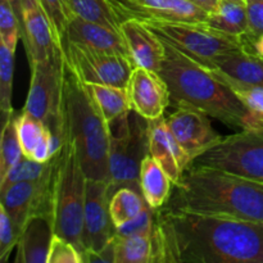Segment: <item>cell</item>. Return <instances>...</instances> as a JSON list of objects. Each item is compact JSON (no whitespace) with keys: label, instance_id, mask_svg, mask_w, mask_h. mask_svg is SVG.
<instances>
[{"label":"cell","instance_id":"1","mask_svg":"<svg viewBox=\"0 0 263 263\" xmlns=\"http://www.w3.org/2000/svg\"><path fill=\"white\" fill-rule=\"evenodd\" d=\"M152 263H263V221L154 210Z\"/></svg>","mask_w":263,"mask_h":263},{"label":"cell","instance_id":"2","mask_svg":"<svg viewBox=\"0 0 263 263\" xmlns=\"http://www.w3.org/2000/svg\"><path fill=\"white\" fill-rule=\"evenodd\" d=\"M164 208L263 221V181L204 166L185 170Z\"/></svg>","mask_w":263,"mask_h":263},{"label":"cell","instance_id":"3","mask_svg":"<svg viewBox=\"0 0 263 263\" xmlns=\"http://www.w3.org/2000/svg\"><path fill=\"white\" fill-rule=\"evenodd\" d=\"M164 46L166 55L159 74L168 86L174 107L197 108L233 127L244 128L263 121L210 69L167 41Z\"/></svg>","mask_w":263,"mask_h":263},{"label":"cell","instance_id":"4","mask_svg":"<svg viewBox=\"0 0 263 263\" xmlns=\"http://www.w3.org/2000/svg\"><path fill=\"white\" fill-rule=\"evenodd\" d=\"M64 122L87 179H109V128L84 82L64 63Z\"/></svg>","mask_w":263,"mask_h":263},{"label":"cell","instance_id":"5","mask_svg":"<svg viewBox=\"0 0 263 263\" xmlns=\"http://www.w3.org/2000/svg\"><path fill=\"white\" fill-rule=\"evenodd\" d=\"M55 158L51 212L54 234L71 241L84 257L82 234L87 177L80 162L76 144L67 127L64 141Z\"/></svg>","mask_w":263,"mask_h":263},{"label":"cell","instance_id":"6","mask_svg":"<svg viewBox=\"0 0 263 263\" xmlns=\"http://www.w3.org/2000/svg\"><path fill=\"white\" fill-rule=\"evenodd\" d=\"M189 166H204L263 181V121L222 136Z\"/></svg>","mask_w":263,"mask_h":263},{"label":"cell","instance_id":"7","mask_svg":"<svg viewBox=\"0 0 263 263\" xmlns=\"http://www.w3.org/2000/svg\"><path fill=\"white\" fill-rule=\"evenodd\" d=\"M144 23L162 40L174 45L205 68H211L218 57L244 48L243 37L213 30L207 23L170 21H148Z\"/></svg>","mask_w":263,"mask_h":263},{"label":"cell","instance_id":"8","mask_svg":"<svg viewBox=\"0 0 263 263\" xmlns=\"http://www.w3.org/2000/svg\"><path fill=\"white\" fill-rule=\"evenodd\" d=\"M63 61L84 84H103L127 87L131 72L135 68L130 57L108 53L62 41Z\"/></svg>","mask_w":263,"mask_h":263},{"label":"cell","instance_id":"9","mask_svg":"<svg viewBox=\"0 0 263 263\" xmlns=\"http://www.w3.org/2000/svg\"><path fill=\"white\" fill-rule=\"evenodd\" d=\"M115 225L109 213L108 182L87 179L84 208V243L85 253H99L112 243Z\"/></svg>","mask_w":263,"mask_h":263},{"label":"cell","instance_id":"10","mask_svg":"<svg viewBox=\"0 0 263 263\" xmlns=\"http://www.w3.org/2000/svg\"><path fill=\"white\" fill-rule=\"evenodd\" d=\"M113 9L123 20L170 21V22L205 23L210 13L190 0H109Z\"/></svg>","mask_w":263,"mask_h":263},{"label":"cell","instance_id":"11","mask_svg":"<svg viewBox=\"0 0 263 263\" xmlns=\"http://www.w3.org/2000/svg\"><path fill=\"white\" fill-rule=\"evenodd\" d=\"M166 123L192 161L222 138L213 130L210 116L197 108L179 107L166 117Z\"/></svg>","mask_w":263,"mask_h":263},{"label":"cell","instance_id":"12","mask_svg":"<svg viewBox=\"0 0 263 263\" xmlns=\"http://www.w3.org/2000/svg\"><path fill=\"white\" fill-rule=\"evenodd\" d=\"M131 109L145 120L163 117L166 108L171 104L170 90L159 72L143 67H135L127 84Z\"/></svg>","mask_w":263,"mask_h":263},{"label":"cell","instance_id":"13","mask_svg":"<svg viewBox=\"0 0 263 263\" xmlns=\"http://www.w3.org/2000/svg\"><path fill=\"white\" fill-rule=\"evenodd\" d=\"M21 40L30 64L62 53L61 43L40 0H23V35Z\"/></svg>","mask_w":263,"mask_h":263},{"label":"cell","instance_id":"14","mask_svg":"<svg viewBox=\"0 0 263 263\" xmlns=\"http://www.w3.org/2000/svg\"><path fill=\"white\" fill-rule=\"evenodd\" d=\"M148 141L149 154L167 172L172 184H177L192 159L174 138L166 118L159 117L148 121Z\"/></svg>","mask_w":263,"mask_h":263},{"label":"cell","instance_id":"15","mask_svg":"<svg viewBox=\"0 0 263 263\" xmlns=\"http://www.w3.org/2000/svg\"><path fill=\"white\" fill-rule=\"evenodd\" d=\"M121 31L127 45L128 54L135 67L159 72L166 46L164 41L144 22L139 20H123Z\"/></svg>","mask_w":263,"mask_h":263},{"label":"cell","instance_id":"16","mask_svg":"<svg viewBox=\"0 0 263 263\" xmlns=\"http://www.w3.org/2000/svg\"><path fill=\"white\" fill-rule=\"evenodd\" d=\"M63 40L97 50L130 57L122 33L116 32L100 23L90 22L79 17L69 18Z\"/></svg>","mask_w":263,"mask_h":263},{"label":"cell","instance_id":"17","mask_svg":"<svg viewBox=\"0 0 263 263\" xmlns=\"http://www.w3.org/2000/svg\"><path fill=\"white\" fill-rule=\"evenodd\" d=\"M53 223L46 216H32L26 222L17 244V263H46L51 238Z\"/></svg>","mask_w":263,"mask_h":263},{"label":"cell","instance_id":"18","mask_svg":"<svg viewBox=\"0 0 263 263\" xmlns=\"http://www.w3.org/2000/svg\"><path fill=\"white\" fill-rule=\"evenodd\" d=\"M211 68L248 86L263 87V55L251 50L239 49L218 57Z\"/></svg>","mask_w":263,"mask_h":263},{"label":"cell","instance_id":"19","mask_svg":"<svg viewBox=\"0 0 263 263\" xmlns=\"http://www.w3.org/2000/svg\"><path fill=\"white\" fill-rule=\"evenodd\" d=\"M17 133L25 157L44 163L55 156L51 149V134L43 121L22 110L17 115Z\"/></svg>","mask_w":263,"mask_h":263},{"label":"cell","instance_id":"20","mask_svg":"<svg viewBox=\"0 0 263 263\" xmlns=\"http://www.w3.org/2000/svg\"><path fill=\"white\" fill-rule=\"evenodd\" d=\"M140 190L146 204L153 210L163 207L171 195L172 181L161 164L151 156L145 157L140 167Z\"/></svg>","mask_w":263,"mask_h":263},{"label":"cell","instance_id":"21","mask_svg":"<svg viewBox=\"0 0 263 263\" xmlns=\"http://www.w3.org/2000/svg\"><path fill=\"white\" fill-rule=\"evenodd\" d=\"M205 23L220 32L244 37L249 32L247 4L234 0H221L218 8L211 13Z\"/></svg>","mask_w":263,"mask_h":263},{"label":"cell","instance_id":"22","mask_svg":"<svg viewBox=\"0 0 263 263\" xmlns=\"http://www.w3.org/2000/svg\"><path fill=\"white\" fill-rule=\"evenodd\" d=\"M105 122L110 123L131 109L127 87L103 84H85Z\"/></svg>","mask_w":263,"mask_h":263},{"label":"cell","instance_id":"23","mask_svg":"<svg viewBox=\"0 0 263 263\" xmlns=\"http://www.w3.org/2000/svg\"><path fill=\"white\" fill-rule=\"evenodd\" d=\"M71 17L97 22L118 33L121 31V20L113 9L109 0H64Z\"/></svg>","mask_w":263,"mask_h":263},{"label":"cell","instance_id":"24","mask_svg":"<svg viewBox=\"0 0 263 263\" xmlns=\"http://www.w3.org/2000/svg\"><path fill=\"white\" fill-rule=\"evenodd\" d=\"M148 207L143 194L131 187L123 186L113 193L109 199V213L115 228L125 225L138 217Z\"/></svg>","mask_w":263,"mask_h":263},{"label":"cell","instance_id":"25","mask_svg":"<svg viewBox=\"0 0 263 263\" xmlns=\"http://www.w3.org/2000/svg\"><path fill=\"white\" fill-rule=\"evenodd\" d=\"M113 263H152V235L117 236L113 238Z\"/></svg>","mask_w":263,"mask_h":263},{"label":"cell","instance_id":"26","mask_svg":"<svg viewBox=\"0 0 263 263\" xmlns=\"http://www.w3.org/2000/svg\"><path fill=\"white\" fill-rule=\"evenodd\" d=\"M23 157L22 146L17 133V115L12 113L3 123L0 140V182L5 180L10 170Z\"/></svg>","mask_w":263,"mask_h":263},{"label":"cell","instance_id":"27","mask_svg":"<svg viewBox=\"0 0 263 263\" xmlns=\"http://www.w3.org/2000/svg\"><path fill=\"white\" fill-rule=\"evenodd\" d=\"M55 156L48 162H36L23 156L21 161L9 171L5 180L0 182V192L15 182H37L50 176L55 168Z\"/></svg>","mask_w":263,"mask_h":263},{"label":"cell","instance_id":"28","mask_svg":"<svg viewBox=\"0 0 263 263\" xmlns=\"http://www.w3.org/2000/svg\"><path fill=\"white\" fill-rule=\"evenodd\" d=\"M14 53L15 51L0 43V109L4 115V120L14 113L12 107Z\"/></svg>","mask_w":263,"mask_h":263},{"label":"cell","instance_id":"29","mask_svg":"<svg viewBox=\"0 0 263 263\" xmlns=\"http://www.w3.org/2000/svg\"><path fill=\"white\" fill-rule=\"evenodd\" d=\"M212 72L213 76L216 79L220 80L225 85H228L234 92L239 97V99L249 108L253 113H256L258 117L263 120V87L256 86H248V85H243L238 82L236 80L231 79V77L226 76L222 72H220L216 68H208Z\"/></svg>","mask_w":263,"mask_h":263},{"label":"cell","instance_id":"30","mask_svg":"<svg viewBox=\"0 0 263 263\" xmlns=\"http://www.w3.org/2000/svg\"><path fill=\"white\" fill-rule=\"evenodd\" d=\"M21 36L22 27L14 10L7 0H0V43L15 51Z\"/></svg>","mask_w":263,"mask_h":263},{"label":"cell","instance_id":"31","mask_svg":"<svg viewBox=\"0 0 263 263\" xmlns=\"http://www.w3.org/2000/svg\"><path fill=\"white\" fill-rule=\"evenodd\" d=\"M82 253L66 238L54 234L51 238L50 249L46 263H81Z\"/></svg>","mask_w":263,"mask_h":263},{"label":"cell","instance_id":"32","mask_svg":"<svg viewBox=\"0 0 263 263\" xmlns=\"http://www.w3.org/2000/svg\"><path fill=\"white\" fill-rule=\"evenodd\" d=\"M44 10L50 20L51 26L54 28L57 37L62 45L64 32H66L67 23L69 21V13L67 10L64 0H40Z\"/></svg>","mask_w":263,"mask_h":263},{"label":"cell","instance_id":"33","mask_svg":"<svg viewBox=\"0 0 263 263\" xmlns=\"http://www.w3.org/2000/svg\"><path fill=\"white\" fill-rule=\"evenodd\" d=\"M154 228V210L148 207L136 218L130 222L115 228V235L117 236H133V235H152Z\"/></svg>","mask_w":263,"mask_h":263},{"label":"cell","instance_id":"34","mask_svg":"<svg viewBox=\"0 0 263 263\" xmlns=\"http://www.w3.org/2000/svg\"><path fill=\"white\" fill-rule=\"evenodd\" d=\"M18 239H20V235L12 220L4 208L0 205V261L7 262L10 252L14 247H17Z\"/></svg>","mask_w":263,"mask_h":263},{"label":"cell","instance_id":"35","mask_svg":"<svg viewBox=\"0 0 263 263\" xmlns=\"http://www.w3.org/2000/svg\"><path fill=\"white\" fill-rule=\"evenodd\" d=\"M247 13L249 32L244 36V39L252 40L263 35V0H247Z\"/></svg>","mask_w":263,"mask_h":263},{"label":"cell","instance_id":"36","mask_svg":"<svg viewBox=\"0 0 263 263\" xmlns=\"http://www.w3.org/2000/svg\"><path fill=\"white\" fill-rule=\"evenodd\" d=\"M193 4H195L197 7H199L200 9H203L207 13H213L220 5L221 0H190Z\"/></svg>","mask_w":263,"mask_h":263},{"label":"cell","instance_id":"37","mask_svg":"<svg viewBox=\"0 0 263 263\" xmlns=\"http://www.w3.org/2000/svg\"><path fill=\"white\" fill-rule=\"evenodd\" d=\"M244 48L251 49V50L256 51V53L261 54L263 55V35L258 36L256 39H252V40H247V39L243 37Z\"/></svg>","mask_w":263,"mask_h":263},{"label":"cell","instance_id":"38","mask_svg":"<svg viewBox=\"0 0 263 263\" xmlns=\"http://www.w3.org/2000/svg\"><path fill=\"white\" fill-rule=\"evenodd\" d=\"M234 2H239V3H244V4H247V0H234Z\"/></svg>","mask_w":263,"mask_h":263}]
</instances>
